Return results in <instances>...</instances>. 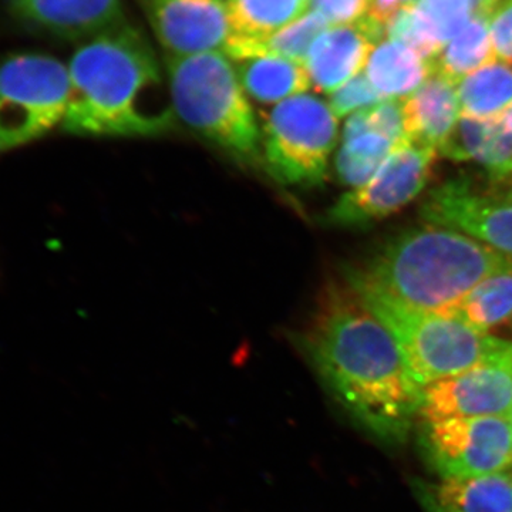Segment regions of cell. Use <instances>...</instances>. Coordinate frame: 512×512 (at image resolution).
Listing matches in <instances>:
<instances>
[{
  "label": "cell",
  "mask_w": 512,
  "mask_h": 512,
  "mask_svg": "<svg viewBox=\"0 0 512 512\" xmlns=\"http://www.w3.org/2000/svg\"><path fill=\"white\" fill-rule=\"evenodd\" d=\"M175 117L239 164H264L262 130L224 52L165 56Z\"/></svg>",
  "instance_id": "cell-4"
},
{
  "label": "cell",
  "mask_w": 512,
  "mask_h": 512,
  "mask_svg": "<svg viewBox=\"0 0 512 512\" xmlns=\"http://www.w3.org/2000/svg\"><path fill=\"white\" fill-rule=\"evenodd\" d=\"M299 346L357 423L380 440L406 436L423 390L407 372L389 330L348 285L326 289Z\"/></svg>",
  "instance_id": "cell-1"
},
{
  "label": "cell",
  "mask_w": 512,
  "mask_h": 512,
  "mask_svg": "<svg viewBox=\"0 0 512 512\" xmlns=\"http://www.w3.org/2000/svg\"><path fill=\"white\" fill-rule=\"evenodd\" d=\"M511 258L454 229L424 222L390 238L365 266L348 269L404 305L457 316L470 292Z\"/></svg>",
  "instance_id": "cell-3"
},
{
  "label": "cell",
  "mask_w": 512,
  "mask_h": 512,
  "mask_svg": "<svg viewBox=\"0 0 512 512\" xmlns=\"http://www.w3.org/2000/svg\"><path fill=\"white\" fill-rule=\"evenodd\" d=\"M501 120H503L505 123V126L510 128V130L512 131V106L510 107V109L505 111V113L503 114V117H501Z\"/></svg>",
  "instance_id": "cell-35"
},
{
  "label": "cell",
  "mask_w": 512,
  "mask_h": 512,
  "mask_svg": "<svg viewBox=\"0 0 512 512\" xmlns=\"http://www.w3.org/2000/svg\"><path fill=\"white\" fill-rule=\"evenodd\" d=\"M386 39L402 43L429 62H433L441 52V47L421 26L416 15V6L400 10L389 20L386 25Z\"/></svg>",
  "instance_id": "cell-27"
},
{
  "label": "cell",
  "mask_w": 512,
  "mask_h": 512,
  "mask_svg": "<svg viewBox=\"0 0 512 512\" xmlns=\"http://www.w3.org/2000/svg\"><path fill=\"white\" fill-rule=\"evenodd\" d=\"M363 73L383 99L403 100L429 79L434 67L402 43L383 39L373 47Z\"/></svg>",
  "instance_id": "cell-17"
},
{
  "label": "cell",
  "mask_w": 512,
  "mask_h": 512,
  "mask_svg": "<svg viewBox=\"0 0 512 512\" xmlns=\"http://www.w3.org/2000/svg\"><path fill=\"white\" fill-rule=\"evenodd\" d=\"M369 126L394 146L404 140L403 100H383L366 110Z\"/></svg>",
  "instance_id": "cell-30"
},
{
  "label": "cell",
  "mask_w": 512,
  "mask_h": 512,
  "mask_svg": "<svg viewBox=\"0 0 512 512\" xmlns=\"http://www.w3.org/2000/svg\"><path fill=\"white\" fill-rule=\"evenodd\" d=\"M383 99L376 92L372 83L367 80L365 73H360L355 79L343 84L340 89L329 94V107L338 119L350 117L357 111L370 109L376 104L382 103Z\"/></svg>",
  "instance_id": "cell-28"
},
{
  "label": "cell",
  "mask_w": 512,
  "mask_h": 512,
  "mask_svg": "<svg viewBox=\"0 0 512 512\" xmlns=\"http://www.w3.org/2000/svg\"><path fill=\"white\" fill-rule=\"evenodd\" d=\"M239 80L252 100L279 104L311 89L303 63L274 55H255L234 60Z\"/></svg>",
  "instance_id": "cell-18"
},
{
  "label": "cell",
  "mask_w": 512,
  "mask_h": 512,
  "mask_svg": "<svg viewBox=\"0 0 512 512\" xmlns=\"http://www.w3.org/2000/svg\"><path fill=\"white\" fill-rule=\"evenodd\" d=\"M497 62L490 35V19L478 18L468 23L433 60L434 73L451 83L463 82L470 74Z\"/></svg>",
  "instance_id": "cell-23"
},
{
  "label": "cell",
  "mask_w": 512,
  "mask_h": 512,
  "mask_svg": "<svg viewBox=\"0 0 512 512\" xmlns=\"http://www.w3.org/2000/svg\"><path fill=\"white\" fill-rule=\"evenodd\" d=\"M490 35L497 59L512 66V0H504L491 16Z\"/></svg>",
  "instance_id": "cell-31"
},
{
  "label": "cell",
  "mask_w": 512,
  "mask_h": 512,
  "mask_svg": "<svg viewBox=\"0 0 512 512\" xmlns=\"http://www.w3.org/2000/svg\"><path fill=\"white\" fill-rule=\"evenodd\" d=\"M437 150L403 140L376 174L333 204L326 220L342 228H363L396 214L416 200L429 184Z\"/></svg>",
  "instance_id": "cell-8"
},
{
  "label": "cell",
  "mask_w": 512,
  "mask_h": 512,
  "mask_svg": "<svg viewBox=\"0 0 512 512\" xmlns=\"http://www.w3.org/2000/svg\"><path fill=\"white\" fill-rule=\"evenodd\" d=\"M457 316L483 333L512 323V258L470 292Z\"/></svg>",
  "instance_id": "cell-24"
},
{
  "label": "cell",
  "mask_w": 512,
  "mask_h": 512,
  "mask_svg": "<svg viewBox=\"0 0 512 512\" xmlns=\"http://www.w3.org/2000/svg\"><path fill=\"white\" fill-rule=\"evenodd\" d=\"M416 490L417 493H419L421 504L424 505V508H426L427 512H448L444 510V508H441L440 505L437 504L433 498H431V495L427 493V490L424 488L423 484L417 485Z\"/></svg>",
  "instance_id": "cell-33"
},
{
  "label": "cell",
  "mask_w": 512,
  "mask_h": 512,
  "mask_svg": "<svg viewBox=\"0 0 512 512\" xmlns=\"http://www.w3.org/2000/svg\"><path fill=\"white\" fill-rule=\"evenodd\" d=\"M366 110L357 111L346 120L342 144L335 160L340 183L350 188L366 184L396 147L392 141L372 130Z\"/></svg>",
  "instance_id": "cell-19"
},
{
  "label": "cell",
  "mask_w": 512,
  "mask_h": 512,
  "mask_svg": "<svg viewBox=\"0 0 512 512\" xmlns=\"http://www.w3.org/2000/svg\"><path fill=\"white\" fill-rule=\"evenodd\" d=\"M461 117L501 119L512 106V66L493 63L457 84Z\"/></svg>",
  "instance_id": "cell-21"
},
{
  "label": "cell",
  "mask_w": 512,
  "mask_h": 512,
  "mask_svg": "<svg viewBox=\"0 0 512 512\" xmlns=\"http://www.w3.org/2000/svg\"><path fill=\"white\" fill-rule=\"evenodd\" d=\"M423 447L443 480L503 473L512 467V424L508 416L433 421Z\"/></svg>",
  "instance_id": "cell-9"
},
{
  "label": "cell",
  "mask_w": 512,
  "mask_h": 512,
  "mask_svg": "<svg viewBox=\"0 0 512 512\" xmlns=\"http://www.w3.org/2000/svg\"><path fill=\"white\" fill-rule=\"evenodd\" d=\"M330 26L318 13L308 12L291 25L262 39H231L225 55L232 60L255 55H274L305 63L309 50Z\"/></svg>",
  "instance_id": "cell-22"
},
{
  "label": "cell",
  "mask_w": 512,
  "mask_h": 512,
  "mask_svg": "<svg viewBox=\"0 0 512 512\" xmlns=\"http://www.w3.org/2000/svg\"><path fill=\"white\" fill-rule=\"evenodd\" d=\"M345 279L346 285L389 330L407 372L421 390L512 348L511 342L480 332L460 316L404 305L349 269Z\"/></svg>",
  "instance_id": "cell-5"
},
{
  "label": "cell",
  "mask_w": 512,
  "mask_h": 512,
  "mask_svg": "<svg viewBox=\"0 0 512 512\" xmlns=\"http://www.w3.org/2000/svg\"><path fill=\"white\" fill-rule=\"evenodd\" d=\"M386 39V29L366 16L353 25L333 26L313 42L305 66L316 92L332 94L365 69L377 43Z\"/></svg>",
  "instance_id": "cell-13"
},
{
  "label": "cell",
  "mask_w": 512,
  "mask_h": 512,
  "mask_svg": "<svg viewBox=\"0 0 512 512\" xmlns=\"http://www.w3.org/2000/svg\"><path fill=\"white\" fill-rule=\"evenodd\" d=\"M501 0H421L416 15L427 35L443 49L474 19H491Z\"/></svg>",
  "instance_id": "cell-26"
},
{
  "label": "cell",
  "mask_w": 512,
  "mask_h": 512,
  "mask_svg": "<svg viewBox=\"0 0 512 512\" xmlns=\"http://www.w3.org/2000/svg\"><path fill=\"white\" fill-rule=\"evenodd\" d=\"M404 140L439 153L460 120L457 84L433 73L403 99Z\"/></svg>",
  "instance_id": "cell-15"
},
{
  "label": "cell",
  "mask_w": 512,
  "mask_h": 512,
  "mask_svg": "<svg viewBox=\"0 0 512 512\" xmlns=\"http://www.w3.org/2000/svg\"><path fill=\"white\" fill-rule=\"evenodd\" d=\"M26 28L64 40L92 39L121 20V0H8Z\"/></svg>",
  "instance_id": "cell-14"
},
{
  "label": "cell",
  "mask_w": 512,
  "mask_h": 512,
  "mask_svg": "<svg viewBox=\"0 0 512 512\" xmlns=\"http://www.w3.org/2000/svg\"><path fill=\"white\" fill-rule=\"evenodd\" d=\"M439 154L456 163L477 164L495 185L512 180V131L501 119L460 117Z\"/></svg>",
  "instance_id": "cell-16"
},
{
  "label": "cell",
  "mask_w": 512,
  "mask_h": 512,
  "mask_svg": "<svg viewBox=\"0 0 512 512\" xmlns=\"http://www.w3.org/2000/svg\"><path fill=\"white\" fill-rule=\"evenodd\" d=\"M308 10L309 0H229L232 39H262Z\"/></svg>",
  "instance_id": "cell-25"
},
{
  "label": "cell",
  "mask_w": 512,
  "mask_h": 512,
  "mask_svg": "<svg viewBox=\"0 0 512 512\" xmlns=\"http://www.w3.org/2000/svg\"><path fill=\"white\" fill-rule=\"evenodd\" d=\"M494 194L500 195V197L507 198V200L512 201V180L503 185H498V188L494 191Z\"/></svg>",
  "instance_id": "cell-34"
},
{
  "label": "cell",
  "mask_w": 512,
  "mask_h": 512,
  "mask_svg": "<svg viewBox=\"0 0 512 512\" xmlns=\"http://www.w3.org/2000/svg\"><path fill=\"white\" fill-rule=\"evenodd\" d=\"M424 488L448 512H512L510 471L473 478H451L430 488L424 485Z\"/></svg>",
  "instance_id": "cell-20"
},
{
  "label": "cell",
  "mask_w": 512,
  "mask_h": 512,
  "mask_svg": "<svg viewBox=\"0 0 512 512\" xmlns=\"http://www.w3.org/2000/svg\"><path fill=\"white\" fill-rule=\"evenodd\" d=\"M165 56L224 52L231 42L229 0H138Z\"/></svg>",
  "instance_id": "cell-12"
},
{
  "label": "cell",
  "mask_w": 512,
  "mask_h": 512,
  "mask_svg": "<svg viewBox=\"0 0 512 512\" xmlns=\"http://www.w3.org/2000/svg\"><path fill=\"white\" fill-rule=\"evenodd\" d=\"M420 217L512 256V201L476 190L467 178L434 187L421 202Z\"/></svg>",
  "instance_id": "cell-11"
},
{
  "label": "cell",
  "mask_w": 512,
  "mask_h": 512,
  "mask_svg": "<svg viewBox=\"0 0 512 512\" xmlns=\"http://www.w3.org/2000/svg\"><path fill=\"white\" fill-rule=\"evenodd\" d=\"M420 2L421 0H372L367 16L376 20L386 29L387 23L397 12L404 8H410V6L419 5Z\"/></svg>",
  "instance_id": "cell-32"
},
{
  "label": "cell",
  "mask_w": 512,
  "mask_h": 512,
  "mask_svg": "<svg viewBox=\"0 0 512 512\" xmlns=\"http://www.w3.org/2000/svg\"><path fill=\"white\" fill-rule=\"evenodd\" d=\"M70 100L62 128L82 137H158L175 124L173 103L157 99L160 63L128 23L86 40L69 64Z\"/></svg>",
  "instance_id": "cell-2"
},
{
  "label": "cell",
  "mask_w": 512,
  "mask_h": 512,
  "mask_svg": "<svg viewBox=\"0 0 512 512\" xmlns=\"http://www.w3.org/2000/svg\"><path fill=\"white\" fill-rule=\"evenodd\" d=\"M70 100L69 67L42 53L0 62V156L62 126Z\"/></svg>",
  "instance_id": "cell-6"
},
{
  "label": "cell",
  "mask_w": 512,
  "mask_h": 512,
  "mask_svg": "<svg viewBox=\"0 0 512 512\" xmlns=\"http://www.w3.org/2000/svg\"><path fill=\"white\" fill-rule=\"evenodd\" d=\"M336 143L338 117L326 101L311 93L276 104L262 128L265 168L285 185L323 183Z\"/></svg>",
  "instance_id": "cell-7"
},
{
  "label": "cell",
  "mask_w": 512,
  "mask_h": 512,
  "mask_svg": "<svg viewBox=\"0 0 512 512\" xmlns=\"http://www.w3.org/2000/svg\"><path fill=\"white\" fill-rule=\"evenodd\" d=\"M512 410V348L466 372L424 387L419 414L426 423L508 416Z\"/></svg>",
  "instance_id": "cell-10"
},
{
  "label": "cell",
  "mask_w": 512,
  "mask_h": 512,
  "mask_svg": "<svg viewBox=\"0 0 512 512\" xmlns=\"http://www.w3.org/2000/svg\"><path fill=\"white\" fill-rule=\"evenodd\" d=\"M372 0H309V10L333 26L353 25L369 15Z\"/></svg>",
  "instance_id": "cell-29"
},
{
  "label": "cell",
  "mask_w": 512,
  "mask_h": 512,
  "mask_svg": "<svg viewBox=\"0 0 512 512\" xmlns=\"http://www.w3.org/2000/svg\"><path fill=\"white\" fill-rule=\"evenodd\" d=\"M508 419H510L511 424H512V410H511L510 414H508Z\"/></svg>",
  "instance_id": "cell-36"
}]
</instances>
